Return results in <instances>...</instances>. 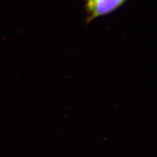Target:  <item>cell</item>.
<instances>
[{"label": "cell", "mask_w": 157, "mask_h": 157, "mask_svg": "<svg viewBox=\"0 0 157 157\" xmlns=\"http://www.w3.org/2000/svg\"><path fill=\"white\" fill-rule=\"evenodd\" d=\"M126 0H96L85 5L87 23H90L97 17L106 15L115 11Z\"/></svg>", "instance_id": "obj_1"}, {"label": "cell", "mask_w": 157, "mask_h": 157, "mask_svg": "<svg viewBox=\"0 0 157 157\" xmlns=\"http://www.w3.org/2000/svg\"><path fill=\"white\" fill-rule=\"evenodd\" d=\"M95 1H96V0H86V4L91 3V2H95Z\"/></svg>", "instance_id": "obj_2"}]
</instances>
